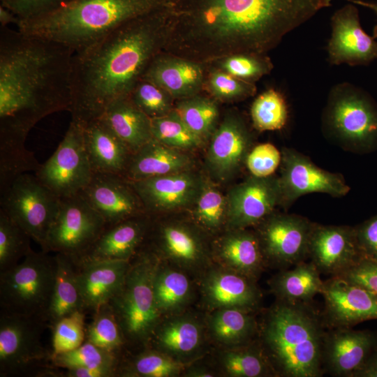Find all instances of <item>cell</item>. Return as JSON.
I'll use <instances>...</instances> for the list:
<instances>
[{"mask_svg": "<svg viewBox=\"0 0 377 377\" xmlns=\"http://www.w3.org/2000/svg\"><path fill=\"white\" fill-rule=\"evenodd\" d=\"M333 0H171L163 51L207 65L262 54Z\"/></svg>", "mask_w": 377, "mask_h": 377, "instance_id": "1", "label": "cell"}, {"mask_svg": "<svg viewBox=\"0 0 377 377\" xmlns=\"http://www.w3.org/2000/svg\"><path fill=\"white\" fill-rule=\"evenodd\" d=\"M74 51L54 41L0 27V165L32 166L25 147L33 127L50 114L69 111Z\"/></svg>", "mask_w": 377, "mask_h": 377, "instance_id": "2", "label": "cell"}, {"mask_svg": "<svg viewBox=\"0 0 377 377\" xmlns=\"http://www.w3.org/2000/svg\"><path fill=\"white\" fill-rule=\"evenodd\" d=\"M169 5L124 22L74 52L71 63L72 119L101 117L115 100L128 96L165 46Z\"/></svg>", "mask_w": 377, "mask_h": 377, "instance_id": "3", "label": "cell"}, {"mask_svg": "<svg viewBox=\"0 0 377 377\" xmlns=\"http://www.w3.org/2000/svg\"><path fill=\"white\" fill-rule=\"evenodd\" d=\"M327 327L310 303L277 300L261 326L263 350L276 376L320 377Z\"/></svg>", "mask_w": 377, "mask_h": 377, "instance_id": "4", "label": "cell"}, {"mask_svg": "<svg viewBox=\"0 0 377 377\" xmlns=\"http://www.w3.org/2000/svg\"><path fill=\"white\" fill-rule=\"evenodd\" d=\"M171 0H71L40 17L20 22L21 32L67 46L75 52L126 22L170 3Z\"/></svg>", "mask_w": 377, "mask_h": 377, "instance_id": "5", "label": "cell"}, {"mask_svg": "<svg viewBox=\"0 0 377 377\" xmlns=\"http://www.w3.org/2000/svg\"><path fill=\"white\" fill-rule=\"evenodd\" d=\"M321 126L324 135L346 151L364 154L377 149V103L352 83L343 82L330 89Z\"/></svg>", "mask_w": 377, "mask_h": 377, "instance_id": "6", "label": "cell"}, {"mask_svg": "<svg viewBox=\"0 0 377 377\" xmlns=\"http://www.w3.org/2000/svg\"><path fill=\"white\" fill-rule=\"evenodd\" d=\"M159 264L154 252L138 253L131 261L121 289L108 303L126 343H147L159 324L161 314L154 292Z\"/></svg>", "mask_w": 377, "mask_h": 377, "instance_id": "7", "label": "cell"}, {"mask_svg": "<svg viewBox=\"0 0 377 377\" xmlns=\"http://www.w3.org/2000/svg\"><path fill=\"white\" fill-rule=\"evenodd\" d=\"M56 272L55 255L31 250L17 265L0 272L1 312L45 320Z\"/></svg>", "mask_w": 377, "mask_h": 377, "instance_id": "8", "label": "cell"}, {"mask_svg": "<svg viewBox=\"0 0 377 377\" xmlns=\"http://www.w3.org/2000/svg\"><path fill=\"white\" fill-rule=\"evenodd\" d=\"M1 194L0 209L42 248L61 199L34 175L18 176Z\"/></svg>", "mask_w": 377, "mask_h": 377, "instance_id": "9", "label": "cell"}, {"mask_svg": "<svg viewBox=\"0 0 377 377\" xmlns=\"http://www.w3.org/2000/svg\"><path fill=\"white\" fill-rule=\"evenodd\" d=\"M47 327L43 318L1 312V376L26 374L34 367L47 369L52 352L45 348L41 337Z\"/></svg>", "mask_w": 377, "mask_h": 377, "instance_id": "10", "label": "cell"}, {"mask_svg": "<svg viewBox=\"0 0 377 377\" xmlns=\"http://www.w3.org/2000/svg\"><path fill=\"white\" fill-rule=\"evenodd\" d=\"M105 227L104 219L81 193L62 198L41 249L77 260L86 254Z\"/></svg>", "mask_w": 377, "mask_h": 377, "instance_id": "11", "label": "cell"}, {"mask_svg": "<svg viewBox=\"0 0 377 377\" xmlns=\"http://www.w3.org/2000/svg\"><path fill=\"white\" fill-rule=\"evenodd\" d=\"M92 175L84 146L82 124L71 119L57 149L40 165L35 175L62 199L80 194Z\"/></svg>", "mask_w": 377, "mask_h": 377, "instance_id": "12", "label": "cell"}, {"mask_svg": "<svg viewBox=\"0 0 377 377\" xmlns=\"http://www.w3.org/2000/svg\"><path fill=\"white\" fill-rule=\"evenodd\" d=\"M314 223L295 214L274 212L256 226L265 261L289 267L308 258Z\"/></svg>", "mask_w": 377, "mask_h": 377, "instance_id": "13", "label": "cell"}, {"mask_svg": "<svg viewBox=\"0 0 377 377\" xmlns=\"http://www.w3.org/2000/svg\"><path fill=\"white\" fill-rule=\"evenodd\" d=\"M281 155L279 181L282 208L288 209L300 197L311 193L340 198L349 192L350 188L341 174L319 168L293 148L283 147Z\"/></svg>", "mask_w": 377, "mask_h": 377, "instance_id": "14", "label": "cell"}, {"mask_svg": "<svg viewBox=\"0 0 377 377\" xmlns=\"http://www.w3.org/2000/svg\"><path fill=\"white\" fill-rule=\"evenodd\" d=\"M209 141L207 168L214 178L221 182L237 175L253 147V135L249 126L244 117L234 111L226 114Z\"/></svg>", "mask_w": 377, "mask_h": 377, "instance_id": "15", "label": "cell"}, {"mask_svg": "<svg viewBox=\"0 0 377 377\" xmlns=\"http://www.w3.org/2000/svg\"><path fill=\"white\" fill-rule=\"evenodd\" d=\"M229 230L256 226L280 206L279 176L251 175L233 186L226 196Z\"/></svg>", "mask_w": 377, "mask_h": 377, "instance_id": "16", "label": "cell"}, {"mask_svg": "<svg viewBox=\"0 0 377 377\" xmlns=\"http://www.w3.org/2000/svg\"><path fill=\"white\" fill-rule=\"evenodd\" d=\"M205 179L193 169L166 175L131 182L146 213L159 215L192 208L198 198Z\"/></svg>", "mask_w": 377, "mask_h": 377, "instance_id": "17", "label": "cell"}, {"mask_svg": "<svg viewBox=\"0 0 377 377\" xmlns=\"http://www.w3.org/2000/svg\"><path fill=\"white\" fill-rule=\"evenodd\" d=\"M331 28L327 45L331 65L364 66L377 59V40L362 27L358 9L353 3H347L333 13Z\"/></svg>", "mask_w": 377, "mask_h": 377, "instance_id": "18", "label": "cell"}, {"mask_svg": "<svg viewBox=\"0 0 377 377\" xmlns=\"http://www.w3.org/2000/svg\"><path fill=\"white\" fill-rule=\"evenodd\" d=\"M321 294L325 300L322 314L327 328L351 327L377 319V295L341 276L323 281Z\"/></svg>", "mask_w": 377, "mask_h": 377, "instance_id": "19", "label": "cell"}, {"mask_svg": "<svg viewBox=\"0 0 377 377\" xmlns=\"http://www.w3.org/2000/svg\"><path fill=\"white\" fill-rule=\"evenodd\" d=\"M81 195L106 226L147 214L132 182L122 175L94 172Z\"/></svg>", "mask_w": 377, "mask_h": 377, "instance_id": "20", "label": "cell"}, {"mask_svg": "<svg viewBox=\"0 0 377 377\" xmlns=\"http://www.w3.org/2000/svg\"><path fill=\"white\" fill-rule=\"evenodd\" d=\"M354 227L314 223L308 258L320 273L339 276L361 257Z\"/></svg>", "mask_w": 377, "mask_h": 377, "instance_id": "21", "label": "cell"}, {"mask_svg": "<svg viewBox=\"0 0 377 377\" xmlns=\"http://www.w3.org/2000/svg\"><path fill=\"white\" fill-rule=\"evenodd\" d=\"M377 347V333L351 327L328 328L323 349L324 373L353 377Z\"/></svg>", "mask_w": 377, "mask_h": 377, "instance_id": "22", "label": "cell"}, {"mask_svg": "<svg viewBox=\"0 0 377 377\" xmlns=\"http://www.w3.org/2000/svg\"><path fill=\"white\" fill-rule=\"evenodd\" d=\"M75 261L84 309L94 313L108 304L121 289L131 260Z\"/></svg>", "mask_w": 377, "mask_h": 377, "instance_id": "23", "label": "cell"}, {"mask_svg": "<svg viewBox=\"0 0 377 377\" xmlns=\"http://www.w3.org/2000/svg\"><path fill=\"white\" fill-rule=\"evenodd\" d=\"M206 73L205 64L162 51L151 61L142 78L162 87L177 101L201 93Z\"/></svg>", "mask_w": 377, "mask_h": 377, "instance_id": "24", "label": "cell"}, {"mask_svg": "<svg viewBox=\"0 0 377 377\" xmlns=\"http://www.w3.org/2000/svg\"><path fill=\"white\" fill-rule=\"evenodd\" d=\"M82 124L84 146L93 173L124 177L133 154L127 145L102 117Z\"/></svg>", "mask_w": 377, "mask_h": 377, "instance_id": "25", "label": "cell"}, {"mask_svg": "<svg viewBox=\"0 0 377 377\" xmlns=\"http://www.w3.org/2000/svg\"><path fill=\"white\" fill-rule=\"evenodd\" d=\"M148 217L144 214L106 226L86 254L75 260H132L148 233Z\"/></svg>", "mask_w": 377, "mask_h": 377, "instance_id": "26", "label": "cell"}, {"mask_svg": "<svg viewBox=\"0 0 377 377\" xmlns=\"http://www.w3.org/2000/svg\"><path fill=\"white\" fill-rule=\"evenodd\" d=\"M186 151L170 147L152 138L132 154L124 177L136 182L193 169Z\"/></svg>", "mask_w": 377, "mask_h": 377, "instance_id": "27", "label": "cell"}, {"mask_svg": "<svg viewBox=\"0 0 377 377\" xmlns=\"http://www.w3.org/2000/svg\"><path fill=\"white\" fill-rule=\"evenodd\" d=\"M204 290L208 302L216 308L251 311L261 297L253 279L231 269L212 272L205 280Z\"/></svg>", "mask_w": 377, "mask_h": 377, "instance_id": "28", "label": "cell"}, {"mask_svg": "<svg viewBox=\"0 0 377 377\" xmlns=\"http://www.w3.org/2000/svg\"><path fill=\"white\" fill-rule=\"evenodd\" d=\"M216 251L230 269L253 280L265 263L257 235L246 228L229 230L219 240Z\"/></svg>", "mask_w": 377, "mask_h": 377, "instance_id": "29", "label": "cell"}, {"mask_svg": "<svg viewBox=\"0 0 377 377\" xmlns=\"http://www.w3.org/2000/svg\"><path fill=\"white\" fill-rule=\"evenodd\" d=\"M101 117L133 154L153 138L151 119L128 96L113 101Z\"/></svg>", "mask_w": 377, "mask_h": 377, "instance_id": "30", "label": "cell"}, {"mask_svg": "<svg viewBox=\"0 0 377 377\" xmlns=\"http://www.w3.org/2000/svg\"><path fill=\"white\" fill-rule=\"evenodd\" d=\"M57 272L50 304L45 316L50 328L61 318L77 311H84L77 283L76 261L71 257L55 253Z\"/></svg>", "mask_w": 377, "mask_h": 377, "instance_id": "31", "label": "cell"}, {"mask_svg": "<svg viewBox=\"0 0 377 377\" xmlns=\"http://www.w3.org/2000/svg\"><path fill=\"white\" fill-rule=\"evenodd\" d=\"M320 272L310 261H303L291 269H283L271 280L272 290L277 300L310 303L321 294L323 281Z\"/></svg>", "mask_w": 377, "mask_h": 377, "instance_id": "32", "label": "cell"}, {"mask_svg": "<svg viewBox=\"0 0 377 377\" xmlns=\"http://www.w3.org/2000/svg\"><path fill=\"white\" fill-rule=\"evenodd\" d=\"M156 252L184 265H193L204 257L202 243L198 235L188 226L182 223H163L156 232Z\"/></svg>", "mask_w": 377, "mask_h": 377, "instance_id": "33", "label": "cell"}, {"mask_svg": "<svg viewBox=\"0 0 377 377\" xmlns=\"http://www.w3.org/2000/svg\"><path fill=\"white\" fill-rule=\"evenodd\" d=\"M174 110L205 143L209 140L219 123L217 101L201 93L176 101Z\"/></svg>", "mask_w": 377, "mask_h": 377, "instance_id": "34", "label": "cell"}, {"mask_svg": "<svg viewBox=\"0 0 377 377\" xmlns=\"http://www.w3.org/2000/svg\"><path fill=\"white\" fill-rule=\"evenodd\" d=\"M201 339L199 325L192 319L179 318L158 324L150 341L154 342L158 350L185 355L194 351Z\"/></svg>", "mask_w": 377, "mask_h": 377, "instance_id": "35", "label": "cell"}, {"mask_svg": "<svg viewBox=\"0 0 377 377\" xmlns=\"http://www.w3.org/2000/svg\"><path fill=\"white\" fill-rule=\"evenodd\" d=\"M250 312L233 307L220 308L209 323L216 339L228 345L247 344L257 330Z\"/></svg>", "mask_w": 377, "mask_h": 377, "instance_id": "36", "label": "cell"}, {"mask_svg": "<svg viewBox=\"0 0 377 377\" xmlns=\"http://www.w3.org/2000/svg\"><path fill=\"white\" fill-rule=\"evenodd\" d=\"M154 292L161 314L181 307L190 294V283L182 272L163 267L159 264L154 279Z\"/></svg>", "mask_w": 377, "mask_h": 377, "instance_id": "37", "label": "cell"}, {"mask_svg": "<svg viewBox=\"0 0 377 377\" xmlns=\"http://www.w3.org/2000/svg\"><path fill=\"white\" fill-rule=\"evenodd\" d=\"M250 114L252 126L258 131L280 130L286 126L288 118L285 98L280 91L269 88L253 101Z\"/></svg>", "mask_w": 377, "mask_h": 377, "instance_id": "38", "label": "cell"}, {"mask_svg": "<svg viewBox=\"0 0 377 377\" xmlns=\"http://www.w3.org/2000/svg\"><path fill=\"white\" fill-rule=\"evenodd\" d=\"M120 355L103 349L88 341L72 350L52 355L51 364L55 368H112L119 370Z\"/></svg>", "mask_w": 377, "mask_h": 377, "instance_id": "39", "label": "cell"}, {"mask_svg": "<svg viewBox=\"0 0 377 377\" xmlns=\"http://www.w3.org/2000/svg\"><path fill=\"white\" fill-rule=\"evenodd\" d=\"M153 138L184 151L201 148L205 143L184 124L173 109L169 114L151 119Z\"/></svg>", "mask_w": 377, "mask_h": 377, "instance_id": "40", "label": "cell"}, {"mask_svg": "<svg viewBox=\"0 0 377 377\" xmlns=\"http://www.w3.org/2000/svg\"><path fill=\"white\" fill-rule=\"evenodd\" d=\"M86 341L120 355L126 341L116 316L108 304L94 312L93 320L86 327Z\"/></svg>", "mask_w": 377, "mask_h": 377, "instance_id": "41", "label": "cell"}, {"mask_svg": "<svg viewBox=\"0 0 377 377\" xmlns=\"http://www.w3.org/2000/svg\"><path fill=\"white\" fill-rule=\"evenodd\" d=\"M251 346L225 353L222 360L225 371L234 377L276 376L263 349Z\"/></svg>", "mask_w": 377, "mask_h": 377, "instance_id": "42", "label": "cell"}, {"mask_svg": "<svg viewBox=\"0 0 377 377\" xmlns=\"http://www.w3.org/2000/svg\"><path fill=\"white\" fill-rule=\"evenodd\" d=\"M31 237L0 209V272L17 265L32 249Z\"/></svg>", "mask_w": 377, "mask_h": 377, "instance_id": "43", "label": "cell"}, {"mask_svg": "<svg viewBox=\"0 0 377 377\" xmlns=\"http://www.w3.org/2000/svg\"><path fill=\"white\" fill-rule=\"evenodd\" d=\"M191 209L195 220L205 229L216 230L226 223L227 198L209 180H205Z\"/></svg>", "mask_w": 377, "mask_h": 377, "instance_id": "44", "label": "cell"}, {"mask_svg": "<svg viewBox=\"0 0 377 377\" xmlns=\"http://www.w3.org/2000/svg\"><path fill=\"white\" fill-rule=\"evenodd\" d=\"M204 89L216 101L235 102L253 96L257 88L247 82L224 71L206 66Z\"/></svg>", "mask_w": 377, "mask_h": 377, "instance_id": "45", "label": "cell"}, {"mask_svg": "<svg viewBox=\"0 0 377 377\" xmlns=\"http://www.w3.org/2000/svg\"><path fill=\"white\" fill-rule=\"evenodd\" d=\"M206 66L253 83L270 73L274 68L273 63L267 54L249 53L225 57Z\"/></svg>", "mask_w": 377, "mask_h": 377, "instance_id": "46", "label": "cell"}, {"mask_svg": "<svg viewBox=\"0 0 377 377\" xmlns=\"http://www.w3.org/2000/svg\"><path fill=\"white\" fill-rule=\"evenodd\" d=\"M183 364L157 349L147 350L127 365L119 367V376L169 377L177 375Z\"/></svg>", "mask_w": 377, "mask_h": 377, "instance_id": "47", "label": "cell"}, {"mask_svg": "<svg viewBox=\"0 0 377 377\" xmlns=\"http://www.w3.org/2000/svg\"><path fill=\"white\" fill-rule=\"evenodd\" d=\"M128 97L150 119L169 114L176 101L166 90L144 78L135 85Z\"/></svg>", "mask_w": 377, "mask_h": 377, "instance_id": "48", "label": "cell"}, {"mask_svg": "<svg viewBox=\"0 0 377 377\" xmlns=\"http://www.w3.org/2000/svg\"><path fill=\"white\" fill-rule=\"evenodd\" d=\"M85 311H77L65 316L51 327L52 355L77 348L86 341Z\"/></svg>", "mask_w": 377, "mask_h": 377, "instance_id": "49", "label": "cell"}, {"mask_svg": "<svg viewBox=\"0 0 377 377\" xmlns=\"http://www.w3.org/2000/svg\"><path fill=\"white\" fill-rule=\"evenodd\" d=\"M281 151L272 144L265 142L253 146L249 151L245 165L251 175L266 177L273 175L281 163Z\"/></svg>", "mask_w": 377, "mask_h": 377, "instance_id": "50", "label": "cell"}, {"mask_svg": "<svg viewBox=\"0 0 377 377\" xmlns=\"http://www.w3.org/2000/svg\"><path fill=\"white\" fill-rule=\"evenodd\" d=\"M71 0H0L20 22L34 20L52 12ZM18 22V23H19Z\"/></svg>", "mask_w": 377, "mask_h": 377, "instance_id": "51", "label": "cell"}, {"mask_svg": "<svg viewBox=\"0 0 377 377\" xmlns=\"http://www.w3.org/2000/svg\"><path fill=\"white\" fill-rule=\"evenodd\" d=\"M339 276L377 295V261L361 256L352 267Z\"/></svg>", "mask_w": 377, "mask_h": 377, "instance_id": "52", "label": "cell"}, {"mask_svg": "<svg viewBox=\"0 0 377 377\" xmlns=\"http://www.w3.org/2000/svg\"><path fill=\"white\" fill-rule=\"evenodd\" d=\"M362 256L377 261V214L354 226Z\"/></svg>", "mask_w": 377, "mask_h": 377, "instance_id": "53", "label": "cell"}, {"mask_svg": "<svg viewBox=\"0 0 377 377\" xmlns=\"http://www.w3.org/2000/svg\"><path fill=\"white\" fill-rule=\"evenodd\" d=\"M67 377H114L119 376V370L112 368H73L66 369Z\"/></svg>", "mask_w": 377, "mask_h": 377, "instance_id": "54", "label": "cell"}, {"mask_svg": "<svg viewBox=\"0 0 377 377\" xmlns=\"http://www.w3.org/2000/svg\"><path fill=\"white\" fill-rule=\"evenodd\" d=\"M353 377H377V347L369 354Z\"/></svg>", "mask_w": 377, "mask_h": 377, "instance_id": "55", "label": "cell"}, {"mask_svg": "<svg viewBox=\"0 0 377 377\" xmlns=\"http://www.w3.org/2000/svg\"><path fill=\"white\" fill-rule=\"evenodd\" d=\"M19 19L8 8L0 5V27H8L10 23H15L17 25Z\"/></svg>", "mask_w": 377, "mask_h": 377, "instance_id": "56", "label": "cell"}, {"mask_svg": "<svg viewBox=\"0 0 377 377\" xmlns=\"http://www.w3.org/2000/svg\"><path fill=\"white\" fill-rule=\"evenodd\" d=\"M353 3L357 4L368 8L376 13L377 15V1H366L363 0H348ZM372 36L377 40V24L374 27Z\"/></svg>", "mask_w": 377, "mask_h": 377, "instance_id": "57", "label": "cell"}]
</instances>
